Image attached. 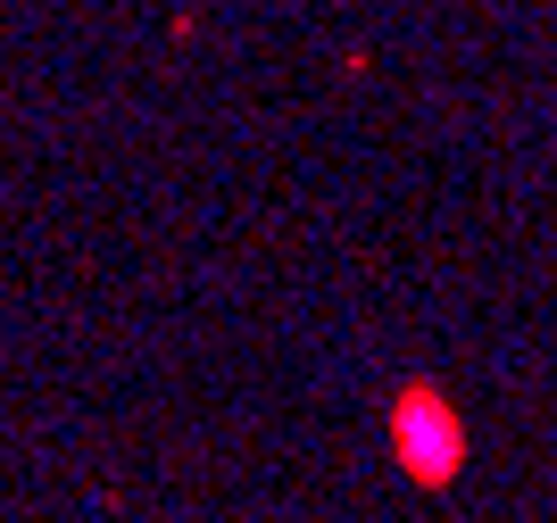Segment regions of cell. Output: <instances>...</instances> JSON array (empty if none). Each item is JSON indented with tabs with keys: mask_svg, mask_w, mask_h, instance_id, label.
I'll return each mask as SVG.
<instances>
[{
	"mask_svg": "<svg viewBox=\"0 0 557 523\" xmlns=\"http://www.w3.org/2000/svg\"><path fill=\"white\" fill-rule=\"evenodd\" d=\"M392 440H399V457H408V474H417V482L458 474V457H466L458 415H449L433 390H408V399L392 408Z\"/></svg>",
	"mask_w": 557,
	"mask_h": 523,
	"instance_id": "6da1fadb",
	"label": "cell"
}]
</instances>
